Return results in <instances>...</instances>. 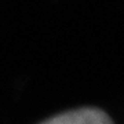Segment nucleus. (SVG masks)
<instances>
[{"label": "nucleus", "instance_id": "1", "mask_svg": "<svg viewBox=\"0 0 124 124\" xmlns=\"http://www.w3.org/2000/svg\"><path fill=\"white\" fill-rule=\"evenodd\" d=\"M40 124H113L112 119L97 108H79L44 120Z\"/></svg>", "mask_w": 124, "mask_h": 124}]
</instances>
